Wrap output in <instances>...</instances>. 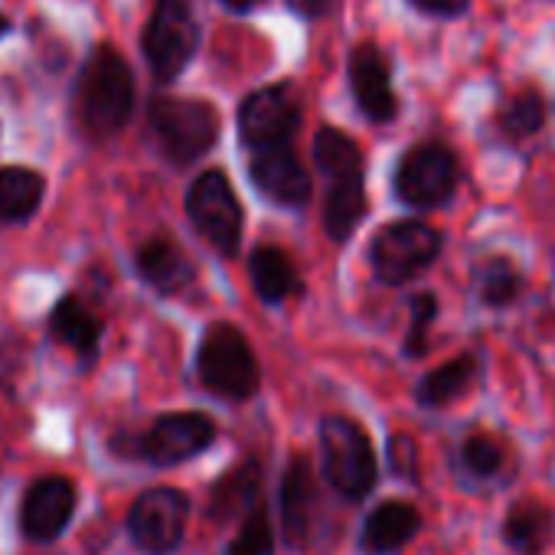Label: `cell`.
I'll list each match as a JSON object with an SVG mask.
<instances>
[{"instance_id":"cell-1","label":"cell","mask_w":555,"mask_h":555,"mask_svg":"<svg viewBox=\"0 0 555 555\" xmlns=\"http://www.w3.org/2000/svg\"><path fill=\"white\" fill-rule=\"evenodd\" d=\"M76 108H79V121L95 138L115 134L128 125L134 108V79L118 50L99 47L89 56L79 76Z\"/></svg>"},{"instance_id":"cell-2","label":"cell","mask_w":555,"mask_h":555,"mask_svg":"<svg viewBox=\"0 0 555 555\" xmlns=\"http://www.w3.org/2000/svg\"><path fill=\"white\" fill-rule=\"evenodd\" d=\"M321 457H324V474L334 483V490L344 500H366L370 490L376 487L379 464L370 435L353 422L331 415L321 425Z\"/></svg>"},{"instance_id":"cell-3","label":"cell","mask_w":555,"mask_h":555,"mask_svg":"<svg viewBox=\"0 0 555 555\" xmlns=\"http://www.w3.org/2000/svg\"><path fill=\"white\" fill-rule=\"evenodd\" d=\"M151 131L160 151L173 164L199 160L219 138V115L209 102L199 99H170L160 95L151 102Z\"/></svg>"},{"instance_id":"cell-4","label":"cell","mask_w":555,"mask_h":555,"mask_svg":"<svg viewBox=\"0 0 555 555\" xmlns=\"http://www.w3.org/2000/svg\"><path fill=\"white\" fill-rule=\"evenodd\" d=\"M441 232L422 219H399L376 232L370 245V264L383 285H405L435 264L441 255Z\"/></svg>"},{"instance_id":"cell-5","label":"cell","mask_w":555,"mask_h":555,"mask_svg":"<svg viewBox=\"0 0 555 555\" xmlns=\"http://www.w3.org/2000/svg\"><path fill=\"white\" fill-rule=\"evenodd\" d=\"M196 370L206 389H212L222 399L242 402L255 396L258 389V360L248 347V340L229 327V324H212L203 334L199 353H196Z\"/></svg>"},{"instance_id":"cell-6","label":"cell","mask_w":555,"mask_h":555,"mask_svg":"<svg viewBox=\"0 0 555 555\" xmlns=\"http://www.w3.org/2000/svg\"><path fill=\"white\" fill-rule=\"evenodd\" d=\"M457 180H461L457 154L441 141H425L402 154L392 186L409 209H435L454 196Z\"/></svg>"},{"instance_id":"cell-7","label":"cell","mask_w":555,"mask_h":555,"mask_svg":"<svg viewBox=\"0 0 555 555\" xmlns=\"http://www.w3.org/2000/svg\"><path fill=\"white\" fill-rule=\"evenodd\" d=\"M186 212L196 232L222 255H235L242 242V206L222 170H206L186 193Z\"/></svg>"},{"instance_id":"cell-8","label":"cell","mask_w":555,"mask_h":555,"mask_svg":"<svg viewBox=\"0 0 555 555\" xmlns=\"http://www.w3.org/2000/svg\"><path fill=\"white\" fill-rule=\"evenodd\" d=\"M199 43L196 21L183 0H157L144 27V56L160 82H173L193 60Z\"/></svg>"},{"instance_id":"cell-9","label":"cell","mask_w":555,"mask_h":555,"mask_svg":"<svg viewBox=\"0 0 555 555\" xmlns=\"http://www.w3.org/2000/svg\"><path fill=\"white\" fill-rule=\"evenodd\" d=\"M301 128V105L292 86H264L251 92L238 108V134L255 151L288 147Z\"/></svg>"},{"instance_id":"cell-10","label":"cell","mask_w":555,"mask_h":555,"mask_svg":"<svg viewBox=\"0 0 555 555\" xmlns=\"http://www.w3.org/2000/svg\"><path fill=\"white\" fill-rule=\"evenodd\" d=\"M186 516H190V500L180 490L154 487L134 500V506L128 513V532L138 548H144L151 555H164L183 542Z\"/></svg>"},{"instance_id":"cell-11","label":"cell","mask_w":555,"mask_h":555,"mask_svg":"<svg viewBox=\"0 0 555 555\" xmlns=\"http://www.w3.org/2000/svg\"><path fill=\"white\" fill-rule=\"evenodd\" d=\"M212 438H216V425L209 415L170 412L160 415L141 438H134V454L157 467H173L206 451Z\"/></svg>"},{"instance_id":"cell-12","label":"cell","mask_w":555,"mask_h":555,"mask_svg":"<svg viewBox=\"0 0 555 555\" xmlns=\"http://www.w3.org/2000/svg\"><path fill=\"white\" fill-rule=\"evenodd\" d=\"M350 89H353V99H357L360 112L373 125H389L399 115V99H396V89H392L389 56L370 40L357 43L353 53H350Z\"/></svg>"},{"instance_id":"cell-13","label":"cell","mask_w":555,"mask_h":555,"mask_svg":"<svg viewBox=\"0 0 555 555\" xmlns=\"http://www.w3.org/2000/svg\"><path fill=\"white\" fill-rule=\"evenodd\" d=\"M73 513H76L73 480L50 474V477H40L27 490V496L21 503V529L34 542H53L56 535H63Z\"/></svg>"},{"instance_id":"cell-14","label":"cell","mask_w":555,"mask_h":555,"mask_svg":"<svg viewBox=\"0 0 555 555\" xmlns=\"http://www.w3.org/2000/svg\"><path fill=\"white\" fill-rule=\"evenodd\" d=\"M248 177L255 190L278 206H305L311 199V173L292 147L258 151L248 164Z\"/></svg>"},{"instance_id":"cell-15","label":"cell","mask_w":555,"mask_h":555,"mask_svg":"<svg viewBox=\"0 0 555 555\" xmlns=\"http://www.w3.org/2000/svg\"><path fill=\"white\" fill-rule=\"evenodd\" d=\"M138 271L160 295H180L196 282V268L190 255L167 235H154L138 248Z\"/></svg>"},{"instance_id":"cell-16","label":"cell","mask_w":555,"mask_h":555,"mask_svg":"<svg viewBox=\"0 0 555 555\" xmlns=\"http://www.w3.org/2000/svg\"><path fill=\"white\" fill-rule=\"evenodd\" d=\"M422 529V516L412 503L405 500H386L379 503L363 526V548L370 555H389L396 548H402L405 542L415 539V532Z\"/></svg>"},{"instance_id":"cell-17","label":"cell","mask_w":555,"mask_h":555,"mask_svg":"<svg viewBox=\"0 0 555 555\" xmlns=\"http://www.w3.org/2000/svg\"><path fill=\"white\" fill-rule=\"evenodd\" d=\"M555 535V516L539 500H519L503 516V542L516 555H545Z\"/></svg>"},{"instance_id":"cell-18","label":"cell","mask_w":555,"mask_h":555,"mask_svg":"<svg viewBox=\"0 0 555 555\" xmlns=\"http://www.w3.org/2000/svg\"><path fill=\"white\" fill-rule=\"evenodd\" d=\"M258 490H261V467L255 457H248L216 480V487L209 493V516L216 522H229V519L248 513L258 503Z\"/></svg>"},{"instance_id":"cell-19","label":"cell","mask_w":555,"mask_h":555,"mask_svg":"<svg viewBox=\"0 0 555 555\" xmlns=\"http://www.w3.org/2000/svg\"><path fill=\"white\" fill-rule=\"evenodd\" d=\"M327 206H324V225L334 242H347L357 225L366 216V186H363V170L360 173H344L327 180Z\"/></svg>"},{"instance_id":"cell-20","label":"cell","mask_w":555,"mask_h":555,"mask_svg":"<svg viewBox=\"0 0 555 555\" xmlns=\"http://www.w3.org/2000/svg\"><path fill=\"white\" fill-rule=\"evenodd\" d=\"M545 118H548V102L539 89H519L513 95H506L493 115V125L500 131L503 141L509 144H519V141H529L535 138L542 128H545Z\"/></svg>"},{"instance_id":"cell-21","label":"cell","mask_w":555,"mask_h":555,"mask_svg":"<svg viewBox=\"0 0 555 555\" xmlns=\"http://www.w3.org/2000/svg\"><path fill=\"white\" fill-rule=\"evenodd\" d=\"M311 496H314V483H311V464L308 457H292L288 470H285V483H282V526H285V539L301 545L308 539V526H311Z\"/></svg>"},{"instance_id":"cell-22","label":"cell","mask_w":555,"mask_h":555,"mask_svg":"<svg viewBox=\"0 0 555 555\" xmlns=\"http://www.w3.org/2000/svg\"><path fill=\"white\" fill-rule=\"evenodd\" d=\"M248 271H251V285H255L258 298L268 301V305L285 301L301 288V278H298L292 258L282 248H274V245L255 248L251 261H248Z\"/></svg>"},{"instance_id":"cell-23","label":"cell","mask_w":555,"mask_h":555,"mask_svg":"<svg viewBox=\"0 0 555 555\" xmlns=\"http://www.w3.org/2000/svg\"><path fill=\"white\" fill-rule=\"evenodd\" d=\"M477 366H480V363H477L474 353H461V357L441 363L438 370H431V373L418 383V389H415L418 405H425V409L451 405L454 399H461V396L470 389V383L477 379Z\"/></svg>"},{"instance_id":"cell-24","label":"cell","mask_w":555,"mask_h":555,"mask_svg":"<svg viewBox=\"0 0 555 555\" xmlns=\"http://www.w3.org/2000/svg\"><path fill=\"white\" fill-rule=\"evenodd\" d=\"M50 331L79 357V360H89L95 357L99 350V340H102V327L99 321L92 318V311L76 301V298H63L53 314H50Z\"/></svg>"},{"instance_id":"cell-25","label":"cell","mask_w":555,"mask_h":555,"mask_svg":"<svg viewBox=\"0 0 555 555\" xmlns=\"http://www.w3.org/2000/svg\"><path fill=\"white\" fill-rule=\"evenodd\" d=\"M43 177L27 167H0V222H24L43 203Z\"/></svg>"},{"instance_id":"cell-26","label":"cell","mask_w":555,"mask_h":555,"mask_svg":"<svg viewBox=\"0 0 555 555\" xmlns=\"http://www.w3.org/2000/svg\"><path fill=\"white\" fill-rule=\"evenodd\" d=\"M474 292L487 308H509L522 295V271L506 255H490L474 268Z\"/></svg>"},{"instance_id":"cell-27","label":"cell","mask_w":555,"mask_h":555,"mask_svg":"<svg viewBox=\"0 0 555 555\" xmlns=\"http://www.w3.org/2000/svg\"><path fill=\"white\" fill-rule=\"evenodd\" d=\"M271 519H268V509L264 503L258 500L245 519H242V529L238 535L229 542V552L225 555H271Z\"/></svg>"},{"instance_id":"cell-28","label":"cell","mask_w":555,"mask_h":555,"mask_svg":"<svg viewBox=\"0 0 555 555\" xmlns=\"http://www.w3.org/2000/svg\"><path fill=\"white\" fill-rule=\"evenodd\" d=\"M438 318V298L431 292H422L412 298V324L405 334V353L409 357H425L428 353V331Z\"/></svg>"},{"instance_id":"cell-29","label":"cell","mask_w":555,"mask_h":555,"mask_svg":"<svg viewBox=\"0 0 555 555\" xmlns=\"http://www.w3.org/2000/svg\"><path fill=\"white\" fill-rule=\"evenodd\" d=\"M461 457H464V467L477 477H493L503 467V448L487 435H470L461 444Z\"/></svg>"},{"instance_id":"cell-30","label":"cell","mask_w":555,"mask_h":555,"mask_svg":"<svg viewBox=\"0 0 555 555\" xmlns=\"http://www.w3.org/2000/svg\"><path fill=\"white\" fill-rule=\"evenodd\" d=\"M389 464L402 480H418V444L409 435L389 438Z\"/></svg>"},{"instance_id":"cell-31","label":"cell","mask_w":555,"mask_h":555,"mask_svg":"<svg viewBox=\"0 0 555 555\" xmlns=\"http://www.w3.org/2000/svg\"><path fill=\"white\" fill-rule=\"evenodd\" d=\"M409 4L428 17H438V21H454V17H464L470 11V0H409Z\"/></svg>"},{"instance_id":"cell-32","label":"cell","mask_w":555,"mask_h":555,"mask_svg":"<svg viewBox=\"0 0 555 555\" xmlns=\"http://www.w3.org/2000/svg\"><path fill=\"white\" fill-rule=\"evenodd\" d=\"M288 4L305 17H324L334 8V0H288Z\"/></svg>"},{"instance_id":"cell-33","label":"cell","mask_w":555,"mask_h":555,"mask_svg":"<svg viewBox=\"0 0 555 555\" xmlns=\"http://www.w3.org/2000/svg\"><path fill=\"white\" fill-rule=\"evenodd\" d=\"M225 8H232V11H251V8H258L261 0H222Z\"/></svg>"},{"instance_id":"cell-34","label":"cell","mask_w":555,"mask_h":555,"mask_svg":"<svg viewBox=\"0 0 555 555\" xmlns=\"http://www.w3.org/2000/svg\"><path fill=\"white\" fill-rule=\"evenodd\" d=\"M8 30H11V21H8L4 14H0V37H4Z\"/></svg>"}]
</instances>
